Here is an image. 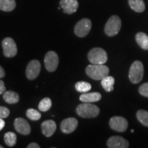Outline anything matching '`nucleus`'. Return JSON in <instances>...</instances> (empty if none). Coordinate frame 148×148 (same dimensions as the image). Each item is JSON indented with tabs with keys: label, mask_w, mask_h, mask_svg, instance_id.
<instances>
[{
	"label": "nucleus",
	"mask_w": 148,
	"mask_h": 148,
	"mask_svg": "<svg viewBox=\"0 0 148 148\" xmlns=\"http://www.w3.org/2000/svg\"><path fill=\"white\" fill-rule=\"evenodd\" d=\"M99 108L91 103H81L76 108L77 115L83 118H94L99 114Z\"/></svg>",
	"instance_id": "nucleus-2"
},
{
	"label": "nucleus",
	"mask_w": 148,
	"mask_h": 148,
	"mask_svg": "<svg viewBox=\"0 0 148 148\" xmlns=\"http://www.w3.org/2000/svg\"><path fill=\"white\" fill-rule=\"evenodd\" d=\"M3 98L5 102L10 103V104L16 103L19 101V96H18V93H16L14 91H12V90L5 91L3 93Z\"/></svg>",
	"instance_id": "nucleus-17"
},
{
	"label": "nucleus",
	"mask_w": 148,
	"mask_h": 148,
	"mask_svg": "<svg viewBox=\"0 0 148 148\" xmlns=\"http://www.w3.org/2000/svg\"><path fill=\"white\" fill-rule=\"evenodd\" d=\"M110 127L113 130L119 132H123L126 130L128 126V123L125 118L122 116H112L109 121Z\"/></svg>",
	"instance_id": "nucleus-9"
},
{
	"label": "nucleus",
	"mask_w": 148,
	"mask_h": 148,
	"mask_svg": "<svg viewBox=\"0 0 148 148\" xmlns=\"http://www.w3.org/2000/svg\"><path fill=\"white\" fill-rule=\"evenodd\" d=\"M128 3L130 8L136 12H142L145 9L143 0H128Z\"/></svg>",
	"instance_id": "nucleus-19"
},
{
	"label": "nucleus",
	"mask_w": 148,
	"mask_h": 148,
	"mask_svg": "<svg viewBox=\"0 0 148 148\" xmlns=\"http://www.w3.org/2000/svg\"><path fill=\"white\" fill-rule=\"evenodd\" d=\"M78 125V121L75 118H66L62 121L60 124L61 131L64 134H70L75 130Z\"/></svg>",
	"instance_id": "nucleus-11"
},
{
	"label": "nucleus",
	"mask_w": 148,
	"mask_h": 148,
	"mask_svg": "<svg viewBox=\"0 0 148 148\" xmlns=\"http://www.w3.org/2000/svg\"><path fill=\"white\" fill-rule=\"evenodd\" d=\"M101 99V95L99 92H84L79 96V100L85 103H92L99 101Z\"/></svg>",
	"instance_id": "nucleus-16"
},
{
	"label": "nucleus",
	"mask_w": 148,
	"mask_h": 148,
	"mask_svg": "<svg viewBox=\"0 0 148 148\" xmlns=\"http://www.w3.org/2000/svg\"><path fill=\"white\" fill-rule=\"evenodd\" d=\"M131 132H134V130H131Z\"/></svg>",
	"instance_id": "nucleus-33"
},
{
	"label": "nucleus",
	"mask_w": 148,
	"mask_h": 148,
	"mask_svg": "<svg viewBox=\"0 0 148 148\" xmlns=\"http://www.w3.org/2000/svg\"><path fill=\"white\" fill-rule=\"evenodd\" d=\"M59 63L58 56L55 51H49L46 53L44 64L46 69L49 72H53L56 70Z\"/></svg>",
	"instance_id": "nucleus-7"
},
{
	"label": "nucleus",
	"mask_w": 148,
	"mask_h": 148,
	"mask_svg": "<svg viewBox=\"0 0 148 148\" xmlns=\"http://www.w3.org/2000/svg\"><path fill=\"white\" fill-rule=\"evenodd\" d=\"M41 129L42 134L47 137H50L56 130V123L53 120H47L42 123Z\"/></svg>",
	"instance_id": "nucleus-15"
},
{
	"label": "nucleus",
	"mask_w": 148,
	"mask_h": 148,
	"mask_svg": "<svg viewBox=\"0 0 148 148\" xmlns=\"http://www.w3.org/2000/svg\"><path fill=\"white\" fill-rule=\"evenodd\" d=\"M4 141L9 147H13L16 143V136L14 132H8L4 135Z\"/></svg>",
	"instance_id": "nucleus-23"
},
{
	"label": "nucleus",
	"mask_w": 148,
	"mask_h": 148,
	"mask_svg": "<svg viewBox=\"0 0 148 148\" xmlns=\"http://www.w3.org/2000/svg\"><path fill=\"white\" fill-rule=\"evenodd\" d=\"M51 100L49 97H45L40 101L38 104V109L42 112H46L49 110L51 107Z\"/></svg>",
	"instance_id": "nucleus-25"
},
{
	"label": "nucleus",
	"mask_w": 148,
	"mask_h": 148,
	"mask_svg": "<svg viewBox=\"0 0 148 148\" xmlns=\"http://www.w3.org/2000/svg\"><path fill=\"white\" fill-rule=\"evenodd\" d=\"M143 64L140 61H134L132 64L129 71V79L133 84H138L143 77Z\"/></svg>",
	"instance_id": "nucleus-4"
},
{
	"label": "nucleus",
	"mask_w": 148,
	"mask_h": 148,
	"mask_svg": "<svg viewBox=\"0 0 148 148\" xmlns=\"http://www.w3.org/2000/svg\"><path fill=\"white\" fill-rule=\"evenodd\" d=\"M27 148H39L40 146L38 145V144H37L36 143H31L30 144H29L27 145Z\"/></svg>",
	"instance_id": "nucleus-30"
},
{
	"label": "nucleus",
	"mask_w": 148,
	"mask_h": 148,
	"mask_svg": "<svg viewBox=\"0 0 148 148\" xmlns=\"http://www.w3.org/2000/svg\"><path fill=\"white\" fill-rule=\"evenodd\" d=\"M60 5L63 12L67 14H73L78 8L77 0H60Z\"/></svg>",
	"instance_id": "nucleus-14"
},
{
	"label": "nucleus",
	"mask_w": 148,
	"mask_h": 148,
	"mask_svg": "<svg viewBox=\"0 0 148 148\" xmlns=\"http://www.w3.org/2000/svg\"><path fill=\"white\" fill-rule=\"evenodd\" d=\"M138 91L142 96L148 97V82L142 84L138 88Z\"/></svg>",
	"instance_id": "nucleus-27"
},
{
	"label": "nucleus",
	"mask_w": 148,
	"mask_h": 148,
	"mask_svg": "<svg viewBox=\"0 0 148 148\" xmlns=\"http://www.w3.org/2000/svg\"><path fill=\"white\" fill-rule=\"evenodd\" d=\"M121 27L120 18L116 15H113L109 18L104 27V32L107 36H114L119 33Z\"/></svg>",
	"instance_id": "nucleus-5"
},
{
	"label": "nucleus",
	"mask_w": 148,
	"mask_h": 148,
	"mask_svg": "<svg viewBox=\"0 0 148 148\" xmlns=\"http://www.w3.org/2000/svg\"><path fill=\"white\" fill-rule=\"evenodd\" d=\"M107 146L109 148H127L129 147V143L121 136H114L108 140Z\"/></svg>",
	"instance_id": "nucleus-13"
},
{
	"label": "nucleus",
	"mask_w": 148,
	"mask_h": 148,
	"mask_svg": "<svg viewBox=\"0 0 148 148\" xmlns=\"http://www.w3.org/2000/svg\"><path fill=\"white\" fill-rule=\"evenodd\" d=\"M101 86L103 88V89L106 92H110L114 89V78L112 76L105 77L104 78L101 79Z\"/></svg>",
	"instance_id": "nucleus-20"
},
{
	"label": "nucleus",
	"mask_w": 148,
	"mask_h": 148,
	"mask_svg": "<svg viewBox=\"0 0 148 148\" xmlns=\"http://www.w3.org/2000/svg\"><path fill=\"white\" fill-rule=\"evenodd\" d=\"M2 47L3 55L7 58L15 56L17 53V47L16 42L12 38L7 37L2 40Z\"/></svg>",
	"instance_id": "nucleus-8"
},
{
	"label": "nucleus",
	"mask_w": 148,
	"mask_h": 148,
	"mask_svg": "<svg viewBox=\"0 0 148 148\" xmlns=\"http://www.w3.org/2000/svg\"><path fill=\"white\" fill-rule=\"evenodd\" d=\"M92 23L88 18H82L77 22L74 28V32L78 37H84L91 29Z\"/></svg>",
	"instance_id": "nucleus-6"
},
{
	"label": "nucleus",
	"mask_w": 148,
	"mask_h": 148,
	"mask_svg": "<svg viewBox=\"0 0 148 148\" xmlns=\"http://www.w3.org/2000/svg\"><path fill=\"white\" fill-rule=\"evenodd\" d=\"M16 7L15 0H0V10L10 12Z\"/></svg>",
	"instance_id": "nucleus-21"
},
{
	"label": "nucleus",
	"mask_w": 148,
	"mask_h": 148,
	"mask_svg": "<svg viewBox=\"0 0 148 148\" xmlns=\"http://www.w3.org/2000/svg\"><path fill=\"white\" fill-rule=\"evenodd\" d=\"M75 88L77 91L84 93V92H87L88 91H89L91 89L92 86L88 82L81 81V82H78L75 84Z\"/></svg>",
	"instance_id": "nucleus-22"
},
{
	"label": "nucleus",
	"mask_w": 148,
	"mask_h": 148,
	"mask_svg": "<svg viewBox=\"0 0 148 148\" xmlns=\"http://www.w3.org/2000/svg\"><path fill=\"white\" fill-rule=\"evenodd\" d=\"M5 73L4 69H3L2 66L0 65V78H3V77L5 76Z\"/></svg>",
	"instance_id": "nucleus-31"
},
{
	"label": "nucleus",
	"mask_w": 148,
	"mask_h": 148,
	"mask_svg": "<svg viewBox=\"0 0 148 148\" xmlns=\"http://www.w3.org/2000/svg\"><path fill=\"white\" fill-rule=\"evenodd\" d=\"M5 126V121H3V119L0 118V130H1Z\"/></svg>",
	"instance_id": "nucleus-32"
},
{
	"label": "nucleus",
	"mask_w": 148,
	"mask_h": 148,
	"mask_svg": "<svg viewBox=\"0 0 148 148\" xmlns=\"http://www.w3.org/2000/svg\"><path fill=\"white\" fill-rule=\"evenodd\" d=\"M136 42L142 49L145 50H148V36L144 32H138L136 36Z\"/></svg>",
	"instance_id": "nucleus-18"
},
{
	"label": "nucleus",
	"mask_w": 148,
	"mask_h": 148,
	"mask_svg": "<svg viewBox=\"0 0 148 148\" xmlns=\"http://www.w3.org/2000/svg\"><path fill=\"white\" fill-rule=\"evenodd\" d=\"M26 115L29 119L33 121H37L39 120L41 117V114L38 110L33 108H29L26 111Z\"/></svg>",
	"instance_id": "nucleus-26"
},
{
	"label": "nucleus",
	"mask_w": 148,
	"mask_h": 148,
	"mask_svg": "<svg viewBox=\"0 0 148 148\" xmlns=\"http://www.w3.org/2000/svg\"><path fill=\"white\" fill-rule=\"evenodd\" d=\"M136 117L142 125L148 127V111L139 110L136 112Z\"/></svg>",
	"instance_id": "nucleus-24"
},
{
	"label": "nucleus",
	"mask_w": 148,
	"mask_h": 148,
	"mask_svg": "<svg viewBox=\"0 0 148 148\" xmlns=\"http://www.w3.org/2000/svg\"><path fill=\"white\" fill-rule=\"evenodd\" d=\"M14 126L16 132L23 135H27L31 132L30 125H29L28 122L23 118H16L14 120Z\"/></svg>",
	"instance_id": "nucleus-12"
},
{
	"label": "nucleus",
	"mask_w": 148,
	"mask_h": 148,
	"mask_svg": "<svg viewBox=\"0 0 148 148\" xmlns=\"http://www.w3.org/2000/svg\"><path fill=\"white\" fill-rule=\"evenodd\" d=\"M88 59L91 64H103L108 60V55L102 48L95 47L88 53Z\"/></svg>",
	"instance_id": "nucleus-3"
},
{
	"label": "nucleus",
	"mask_w": 148,
	"mask_h": 148,
	"mask_svg": "<svg viewBox=\"0 0 148 148\" xmlns=\"http://www.w3.org/2000/svg\"><path fill=\"white\" fill-rule=\"evenodd\" d=\"M10 114V110L5 106H0V118L5 119Z\"/></svg>",
	"instance_id": "nucleus-28"
},
{
	"label": "nucleus",
	"mask_w": 148,
	"mask_h": 148,
	"mask_svg": "<svg viewBox=\"0 0 148 148\" xmlns=\"http://www.w3.org/2000/svg\"><path fill=\"white\" fill-rule=\"evenodd\" d=\"M109 68L104 64H91L86 66V73L95 80H101L109 74Z\"/></svg>",
	"instance_id": "nucleus-1"
},
{
	"label": "nucleus",
	"mask_w": 148,
	"mask_h": 148,
	"mask_svg": "<svg viewBox=\"0 0 148 148\" xmlns=\"http://www.w3.org/2000/svg\"><path fill=\"white\" fill-rule=\"evenodd\" d=\"M0 148H3V146L2 145H0Z\"/></svg>",
	"instance_id": "nucleus-34"
},
{
	"label": "nucleus",
	"mask_w": 148,
	"mask_h": 148,
	"mask_svg": "<svg viewBox=\"0 0 148 148\" xmlns=\"http://www.w3.org/2000/svg\"><path fill=\"white\" fill-rule=\"evenodd\" d=\"M40 68H41V65L39 61L37 60H31L27 64L26 72H25L27 79L30 80L36 79L39 75Z\"/></svg>",
	"instance_id": "nucleus-10"
},
{
	"label": "nucleus",
	"mask_w": 148,
	"mask_h": 148,
	"mask_svg": "<svg viewBox=\"0 0 148 148\" xmlns=\"http://www.w3.org/2000/svg\"><path fill=\"white\" fill-rule=\"evenodd\" d=\"M5 92V86L4 82L1 79H0V95L3 94Z\"/></svg>",
	"instance_id": "nucleus-29"
}]
</instances>
